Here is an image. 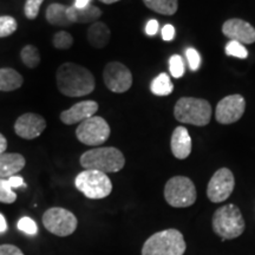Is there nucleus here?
Listing matches in <instances>:
<instances>
[{
	"mask_svg": "<svg viewBox=\"0 0 255 255\" xmlns=\"http://www.w3.org/2000/svg\"><path fill=\"white\" fill-rule=\"evenodd\" d=\"M186 56L188 64H189V69L191 71H197L201 65V57L200 53L197 52V50L193 49V47H189V49H187L186 51Z\"/></svg>",
	"mask_w": 255,
	"mask_h": 255,
	"instance_id": "obj_32",
	"label": "nucleus"
},
{
	"mask_svg": "<svg viewBox=\"0 0 255 255\" xmlns=\"http://www.w3.org/2000/svg\"><path fill=\"white\" fill-rule=\"evenodd\" d=\"M6 231H7V223H6L4 215L0 214V234H1V233H5Z\"/></svg>",
	"mask_w": 255,
	"mask_h": 255,
	"instance_id": "obj_39",
	"label": "nucleus"
},
{
	"mask_svg": "<svg viewBox=\"0 0 255 255\" xmlns=\"http://www.w3.org/2000/svg\"><path fill=\"white\" fill-rule=\"evenodd\" d=\"M246 110V101L241 95H231L222 98L216 105L215 117L221 124L238 122Z\"/></svg>",
	"mask_w": 255,
	"mask_h": 255,
	"instance_id": "obj_12",
	"label": "nucleus"
},
{
	"mask_svg": "<svg viewBox=\"0 0 255 255\" xmlns=\"http://www.w3.org/2000/svg\"><path fill=\"white\" fill-rule=\"evenodd\" d=\"M222 33L231 40H237L241 44L255 43V28L242 19L233 18L225 21Z\"/></svg>",
	"mask_w": 255,
	"mask_h": 255,
	"instance_id": "obj_14",
	"label": "nucleus"
},
{
	"mask_svg": "<svg viewBox=\"0 0 255 255\" xmlns=\"http://www.w3.org/2000/svg\"><path fill=\"white\" fill-rule=\"evenodd\" d=\"M60 94L68 97H83L95 90L96 82L90 70L76 63H64L56 73Z\"/></svg>",
	"mask_w": 255,
	"mask_h": 255,
	"instance_id": "obj_1",
	"label": "nucleus"
},
{
	"mask_svg": "<svg viewBox=\"0 0 255 255\" xmlns=\"http://www.w3.org/2000/svg\"><path fill=\"white\" fill-rule=\"evenodd\" d=\"M158 31V21L155 20V19H151V20L148 21L145 26V33L148 36H155Z\"/></svg>",
	"mask_w": 255,
	"mask_h": 255,
	"instance_id": "obj_35",
	"label": "nucleus"
},
{
	"mask_svg": "<svg viewBox=\"0 0 255 255\" xmlns=\"http://www.w3.org/2000/svg\"><path fill=\"white\" fill-rule=\"evenodd\" d=\"M90 4V0H76L75 1V7L76 8H84Z\"/></svg>",
	"mask_w": 255,
	"mask_h": 255,
	"instance_id": "obj_38",
	"label": "nucleus"
},
{
	"mask_svg": "<svg viewBox=\"0 0 255 255\" xmlns=\"http://www.w3.org/2000/svg\"><path fill=\"white\" fill-rule=\"evenodd\" d=\"M98 110V103L95 101H83L72 105L68 110H64L60 114V121L64 124L72 126V124L82 123L83 121L94 117Z\"/></svg>",
	"mask_w": 255,
	"mask_h": 255,
	"instance_id": "obj_15",
	"label": "nucleus"
},
{
	"mask_svg": "<svg viewBox=\"0 0 255 255\" xmlns=\"http://www.w3.org/2000/svg\"><path fill=\"white\" fill-rule=\"evenodd\" d=\"M150 90L156 96H168L174 90V85L167 73H161L150 84Z\"/></svg>",
	"mask_w": 255,
	"mask_h": 255,
	"instance_id": "obj_23",
	"label": "nucleus"
},
{
	"mask_svg": "<svg viewBox=\"0 0 255 255\" xmlns=\"http://www.w3.org/2000/svg\"><path fill=\"white\" fill-rule=\"evenodd\" d=\"M23 76L14 69H0V91H14L23 85Z\"/></svg>",
	"mask_w": 255,
	"mask_h": 255,
	"instance_id": "obj_20",
	"label": "nucleus"
},
{
	"mask_svg": "<svg viewBox=\"0 0 255 255\" xmlns=\"http://www.w3.org/2000/svg\"><path fill=\"white\" fill-rule=\"evenodd\" d=\"M43 1L44 0H26V2H25L24 12L27 19L33 20V19H36L38 17V14H39L40 5L43 4Z\"/></svg>",
	"mask_w": 255,
	"mask_h": 255,
	"instance_id": "obj_31",
	"label": "nucleus"
},
{
	"mask_svg": "<svg viewBox=\"0 0 255 255\" xmlns=\"http://www.w3.org/2000/svg\"><path fill=\"white\" fill-rule=\"evenodd\" d=\"M246 228L241 210L235 205L220 207L213 216V229L222 241L239 238Z\"/></svg>",
	"mask_w": 255,
	"mask_h": 255,
	"instance_id": "obj_5",
	"label": "nucleus"
},
{
	"mask_svg": "<svg viewBox=\"0 0 255 255\" xmlns=\"http://www.w3.org/2000/svg\"><path fill=\"white\" fill-rule=\"evenodd\" d=\"M169 70L174 78H181L184 75V63L180 55H174L169 59Z\"/></svg>",
	"mask_w": 255,
	"mask_h": 255,
	"instance_id": "obj_29",
	"label": "nucleus"
},
{
	"mask_svg": "<svg viewBox=\"0 0 255 255\" xmlns=\"http://www.w3.org/2000/svg\"><path fill=\"white\" fill-rule=\"evenodd\" d=\"M20 58L27 68L30 69L37 68L40 63L39 50H38L34 45H30V44H28V45L24 46L23 49H21Z\"/></svg>",
	"mask_w": 255,
	"mask_h": 255,
	"instance_id": "obj_24",
	"label": "nucleus"
},
{
	"mask_svg": "<svg viewBox=\"0 0 255 255\" xmlns=\"http://www.w3.org/2000/svg\"><path fill=\"white\" fill-rule=\"evenodd\" d=\"M226 53H227V56L237 57V58L240 59H246L248 57V51L246 47L237 40L228 41V44L226 45Z\"/></svg>",
	"mask_w": 255,
	"mask_h": 255,
	"instance_id": "obj_28",
	"label": "nucleus"
},
{
	"mask_svg": "<svg viewBox=\"0 0 255 255\" xmlns=\"http://www.w3.org/2000/svg\"><path fill=\"white\" fill-rule=\"evenodd\" d=\"M46 129V121L38 114L27 113L21 115L14 123V131L24 139H33L39 137Z\"/></svg>",
	"mask_w": 255,
	"mask_h": 255,
	"instance_id": "obj_13",
	"label": "nucleus"
},
{
	"mask_svg": "<svg viewBox=\"0 0 255 255\" xmlns=\"http://www.w3.org/2000/svg\"><path fill=\"white\" fill-rule=\"evenodd\" d=\"M17 200V194L12 190L7 178H0V202L13 203Z\"/></svg>",
	"mask_w": 255,
	"mask_h": 255,
	"instance_id": "obj_26",
	"label": "nucleus"
},
{
	"mask_svg": "<svg viewBox=\"0 0 255 255\" xmlns=\"http://www.w3.org/2000/svg\"><path fill=\"white\" fill-rule=\"evenodd\" d=\"M103 79L107 88L115 94L127 92L132 85L131 71L120 62L107 64L103 71Z\"/></svg>",
	"mask_w": 255,
	"mask_h": 255,
	"instance_id": "obj_10",
	"label": "nucleus"
},
{
	"mask_svg": "<svg viewBox=\"0 0 255 255\" xmlns=\"http://www.w3.org/2000/svg\"><path fill=\"white\" fill-rule=\"evenodd\" d=\"M143 2L156 13L164 15L175 14L178 7L177 0H143Z\"/></svg>",
	"mask_w": 255,
	"mask_h": 255,
	"instance_id": "obj_22",
	"label": "nucleus"
},
{
	"mask_svg": "<svg viewBox=\"0 0 255 255\" xmlns=\"http://www.w3.org/2000/svg\"><path fill=\"white\" fill-rule=\"evenodd\" d=\"M76 136L83 144L98 146L108 141L110 136V127L103 117L94 116L79 123L76 129Z\"/></svg>",
	"mask_w": 255,
	"mask_h": 255,
	"instance_id": "obj_8",
	"label": "nucleus"
},
{
	"mask_svg": "<svg viewBox=\"0 0 255 255\" xmlns=\"http://www.w3.org/2000/svg\"><path fill=\"white\" fill-rule=\"evenodd\" d=\"M53 46L59 50H68L73 45V38L69 32L59 31L55 33L52 39Z\"/></svg>",
	"mask_w": 255,
	"mask_h": 255,
	"instance_id": "obj_27",
	"label": "nucleus"
},
{
	"mask_svg": "<svg viewBox=\"0 0 255 255\" xmlns=\"http://www.w3.org/2000/svg\"><path fill=\"white\" fill-rule=\"evenodd\" d=\"M212 107L209 102L202 98L182 97L176 102L174 116L181 123L196 127H205L212 119Z\"/></svg>",
	"mask_w": 255,
	"mask_h": 255,
	"instance_id": "obj_4",
	"label": "nucleus"
},
{
	"mask_svg": "<svg viewBox=\"0 0 255 255\" xmlns=\"http://www.w3.org/2000/svg\"><path fill=\"white\" fill-rule=\"evenodd\" d=\"M196 188L190 178L174 176L165 183L164 199L174 208H186L195 203Z\"/></svg>",
	"mask_w": 255,
	"mask_h": 255,
	"instance_id": "obj_7",
	"label": "nucleus"
},
{
	"mask_svg": "<svg viewBox=\"0 0 255 255\" xmlns=\"http://www.w3.org/2000/svg\"><path fill=\"white\" fill-rule=\"evenodd\" d=\"M102 15V11L94 4H89L84 8H76L75 6H68V18L72 24L96 23Z\"/></svg>",
	"mask_w": 255,
	"mask_h": 255,
	"instance_id": "obj_18",
	"label": "nucleus"
},
{
	"mask_svg": "<svg viewBox=\"0 0 255 255\" xmlns=\"http://www.w3.org/2000/svg\"><path fill=\"white\" fill-rule=\"evenodd\" d=\"M111 38L110 28L108 25L102 21H96L89 27L88 30V40L91 46L95 49H103L109 44Z\"/></svg>",
	"mask_w": 255,
	"mask_h": 255,
	"instance_id": "obj_19",
	"label": "nucleus"
},
{
	"mask_svg": "<svg viewBox=\"0 0 255 255\" xmlns=\"http://www.w3.org/2000/svg\"><path fill=\"white\" fill-rule=\"evenodd\" d=\"M75 186L88 199L100 200L108 197L113 191V183L107 174L85 169L75 178Z\"/></svg>",
	"mask_w": 255,
	"mask_h": 255,
	"instance_id": "obj_6",
	"label": "nucleus"
},
{
	"mask_svg": "<svg viewBox=\"0 0 255 255\" xmlns=\"http://www.w3.org/2000/svg\"><path fill=\"white\" fill-rule=\"evenodd\" d=\"M126 158L122 151L114 146H102L85 151L81 156V165L84 169L98 170L102 173H117L122 170Z\"/></svg>",
	"mask_w": 255,
	"mask_h": 255,
	"instance_id": "obj_2",
	"label": "nucleus"
},
{
	"mask_svg": "<svg viewBox=\"0 0 255 255\" xmlns=\"http://www.w3.org/2000/svg\"><path fill=\"white\" fill-rule=\"evenodd\" d=\"M43 225L57 237H69L77 229V218L68 209L53 207L43 215Z\"/></svg>",
	"mask_w": 255,
	"mask_h": 255,
	"instance_id": "obj_9",
	"label": "nucleus"
},
{
	"mask_svg": "<svg viewBox=\"0 0 255 255\" xmlns=\"http://www.w3.org/2000/svg\"><path fill=\"white\" fill-rule=\"evenodd\" d=\"M6 149H7V141H6L5 136L0 133V154L5 152Z\"/></svg>",
	"mask_w": 255,
	"mask_h": 255,
	"instance_id": "obj_37",
	"label": "nucleus"
},
{
	"mask_svg": "<svg viewBox=\"0 0 255 255\" xmlns=\"http://www.w3.org/2000/svg\"><path fill=\"white\" fill-rule=\"evenodd\" d=\"M234 187V175L228 168H221L210 178L207 186V196L214 203L223 202L232 195Z\"/></svg>",
	"mask_w": 255,
	"mask_h": 255,
	"instance_id": "obj_11",
	"label": "nucleus"
},
{
	"mask_svg": "<svg viewBox=\"0 0 255 255\" xmlns=\"http://www.w3.org/2000/svg\"><path fill=\"white\" fill-rule=\"evenodd\" d=\"M7 180H8V183H9V186H11L12 189H13V188H20V187L26 186L24 182V178L21 176H19V175H14V176L8 177Z\"/></svg>",
	"mask_w": 255,
	"mask_h": 255,
	"instance_id": "obj_36",
	"label": "nucleus"
},
{
	"mask_svg": "<svg viewBox=\"0 0 255 255\" xmlns=\"http://www.w3.org/2000/svg\"><path fill=\"white\" fill-rule=\"evenodd\" d=\"M174 37H175V27L170 24L164 25L163 28H162V39L165 41H170L174 39Z\"/></svg>",
	"mask_w": 255,
	"mask_h": 255,
	"instance_id": "obj_34",
	"label": "nucleus"
},
{
	"mask_svg": "<svg viewBox=\"0 0 255 255\" xmlns=\"http://www.w3.org/2000/svg\"><path fill=\"white\" fill-rule=\"evenodd\" d=\"M100 1L104 2V4H114V2L120 1V0H100Z\"/></svg>",
	"mask_w": 255,
	"mask_h": 255,
	"instance_id": "obj_40",
	"label": "nucleus"
},
{
	"mask_svg": "<svg viewBox=\"0 0 255 255\" xmlns=\"http://www.w3.org/2000/svg\"><path fill=\"white\" fill-rule=\"evenodd\" d=\"M171 152L177 159H184L191 152V138L189 132L184 127L175 128L171 135Z\"/></svg>",
	"mask_w": 255,
	"mask_h": 255,
	"instance_id": "obj_16",
	"label": "nucleus"
},
{
	"mask_svg": "<svg viewBox=\"0 0 255 255\" xmlns=\"http://www.w3.org/2000/svg\"><path fill=\"white\" fill-rule=\"evenodd\" d=\"M46 20L55 26H71L68 18V6L63 4H51L46 9Z\"/></svg>",
	"mask_w": 255,
	"mask_h": 255,
	"instance_id": "obj_21",
	"label": "nucleus"
},
{
	"mask_svg": "<svg viewBox=\"0 0 255 255\" xmlns=\"http://www.w3.org/2000/svg\"><path fill=\"white\" fill-rule=\"evenodd\" d=\"M17 227L19 231L25 233V234L27 235H36L38 233L37 223L31 218H28V216H24V218L19 220Z\"/></svg>",
	"mask_w": 255,
	"mask_h": 255,
	"instance_id": "obj_30",
	"label": "nucleus"
},
{
	"mask_svg": "<svg viewBox=\"0 0 255 255\" xmlns=\"http://www.w3.org/2000/svg\"><path fill=\"white\" fill-rule=\"evenodd\" d=\"M0 255H24V253L13 245H0Z\"/></svg>",
	"mask_w": 255,
	"mask_h": 255,
	"instance_id": "obj_33",
	"label": "nucleus"
},
{
	"mask_svg": "<svg viewBox=\"0 0 255 255\" xmlns=\"http://www.w3.org/2000/svg\"><path fill=\"white\" fill-rule=\"evenodd\" d=\"M18 27L17 20L11 15H1L0 17V38H5L14 33Z\"/></svg>",
	"mask_w": 255,
	"mask_h": 255,
	"instance_id": "obj_25",
	"label": "nucleus"
},
{
	"mask_svg": "<svg viewBox=\"0 0 255 255\" xmlns=\"http://www.w3.org/2000/svg\"><path fill=\"white\" fill-rule=\"evenodd\" d=\"M187 250L183 234L177 229L155 233L144 242L142 255H183Z\"/></svg>",
	"mask_w": 255,
	"mask_h": 255,
	"instance_id": "obj_3",
	"label": "nucleus"
},
{
	"mask_svg": "<svg viewBox=\"0 0 255 255\" xmlns=\"http://www.w3.org/2000/svg\"><path fill=\"white\" fill-rule=\"evenodd\" d=\"M25 157L14 152L0 154V178H8L17 175L25 167Z\"/></svg>",
	"mask_w": 255,
	"mask_h": 255,
	"instance_id": "obj_17",
	"label": "nucleus"
}]
</instances>
